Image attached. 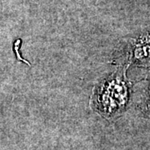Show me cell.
<instances>
[{"mask_svg": "<svg viewBox=\"0 0 150 150\" xmlns=\"http://www.w3.org/2000/svg\"><path fill=\"white\" fill-rule=\"evenodd\" d=\"M128 68L118 66L114 72L94 86L90 98V106L95 112L108 120L121 116L128 108L132 83L126 77Z\"/></svg>", "mask_w": 150, "mask_h": 150, "instance_id": "1", "label": "cell"}, {"mask_svg": "<svg viewBox=\"0 0 150 150\" xmlns=\"http://www.w3.org/2000/svg\"><path fill=\"white\" fill-rule=\"evenodd\" d=\"M112 63L126 68L131 64L150 67V30L123 43L114 54Z\"/></svg>", "mask_w": 150, "mask_h": 150, "instance_id": "2", "label": "cell"}, {"mask_svg": "<svg viewBox=\"0 0 150 150\" xmlns=\"http://www.w3.org/2000/svg\"><path fill=\"white\" fill-rule=\"evenodd\" d=\"M139 107L140 111L145 117L150 118V83L147 89L144 91V94L141 98Z\"/></svg>", "mask_w": 150, "mask_h": 150, "instance_id": "3", "label": "cell"}, {"mask_svg": "<svg viewBox=\"0 0 150 150\" xmlns=\"http://www.w3.org/2000/svg\"><path fill=\"white\" fill-rule=\"evenodd\" d=\"M20 43V40H18L16 43H15V44H14V50H15V52H16L17 54V59H18V60H20V61H22V62H24V63H26L28 65H30V64L29 63H28L26 60H24L23 59H22L21 57H20V55H19V53H18V44Z\"/></svg>", "mask_w": 150, "mask_h": 150, "instance_id": "4", "label": "cell"}]
</instances>
